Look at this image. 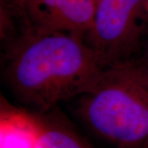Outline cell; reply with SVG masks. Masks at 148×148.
I'll list each match as a JSON object with an SVG mask.
<instances>
[{
    "mask_svg": "<svg viewBox=\"0 0 148 148\" xmlns=\"http://www.w3.org/2000/svg\"><path fill=\"white\" fill-rule=\"evenodd\" d=\"M106 68L84 36L27 26L8 49L3 75L19 101L44 114L90 90Z\"/></svg>",
    "mask_w": 148,
    "mask_h": 148,
    "instance_id": "cell-1",
    "label": "cell"
},
{
    "mask_svg": "<svg viewBox=\"0 0 148 148\" xmlns=\"http://www.w3.org/2000/svg\"><path fill=\"white\" fill-rule=\"evenodd\" d=\"M77 113L115 148H148V84L132 62L106 68L81 95Z\"/></svg>",
    "mask_w": 148,
    "mask_h": 148,
    "instance_id": "cell-2",
    "label": "cell"
},
{
    "mask_svg": "<svg viewBox=\"0 0 148 148\" xmlns=\"http://www.w3.org/2000/svg\"><path fill=\"white\" fill-rule=\"evenodd\" d=\"M147 3L96 0L94 20L86 40L106 67L131 62L142 36V19Z\"/></svg>",
    "mask_w": 148,
    "mask_h": 148,
    "instance_id": "cell-3",
    "label": "cell"
},
{
    "mask_svg": "<svg viewBox=\"0 0 148 148\" xmlns=\"http://www.w3.org/2000/svg\"><path fill=\"white\" fill-rule=\"evenodd\" d=\"M96 0H27V26L86 38L92 26Z\"/></svg>",
    "mask_w": 148,
    "mask_h": 148,
    "instance_id": "cell-4",
    "label": "cell"
},
{
    "mask_svg": "<svg viewBox=\"0 0 148 148\" xmlns=\"http://www.w3.org/2000/svg\"><path fill=\"white\" fill-rule=\"evenodd\" d=\"M40 131L38 115L2 107L0 148H36Z\"/></svg>",
    "mask_w": 148,
    "mask_h": 148,
    "instance_id": "cell-5",
    "label": "cell"
},
{
    "mask_svg": "<svg viewBox=\"0 0 148 148\" xmlns=\"http://www.w3.org/2000/svg\"><path fill=\"white\" fill-rule=\"evenodd\" d=\"M50 111L38 114L40 131L36 148H93L69 122Z\"/></svg>",
    "mask_w": 148,
    "mask_h": 148,
    "instance_id": "cell-6",
    "label": "cell"
},
{
    "mask_svg": "<svg viewBox=\"0 0 148 148\" xmlns=\"http://www.w3.org/2000/svg\"><path fill=\"white\" fill-rule=\"evenodd\" d=\"M132 64L134 66L136 71L138 72V73L148 84V61L143 64H135V62L132 61Z\"/></svg>",
    "mask_w": 148,
    "mask_h": 148,
    "instance_id": "cell-7",
    "label": "cell"
},
{
    "mask_svg": "<svg viewBox=\"0 0 148 148\" xmlns=\"http://www.w3.org/2000/svg\"><path fill=\"white\" fill-rule=\"evenodd\" d=\"M12 4L16 8V9L21 12V14H23V11L25 8V3L26 0H11Z\"/></svg>",
    "mask_w": 148,
    "mask_h": 148,
    "instance_id": "cell-8",
    "label": "cell"
},
{
    "mask_svg": "<svg viewBox=\"0 0 148 148\" xmlns=\"http://www.w3.org/2000/svg\"><path fill=\"white\" fill-rule=\"evenodd\" d=\"M147 12H148V3H147Z\"/></svg>",
    "mask_w": 148,
    "mask_h": 148,
    "instance_id": "cell-9",
    "label": "cell"
},
{
    "mask_svg": "<svg viewBox=\"0 0 148 148\" xmlns=\"http://www.w3.org/2000/svg\"><path fill=\"white\" fill-rule=\"evenodd\" d=\"M26 2H27V0H26ZM25 4H26V3H25Z\"/></svg>",
    "mask_w": 148,
    "mask_h": 148,
    "instance_id": "cell-10",
    "label": "cell"
}]
</instances>
